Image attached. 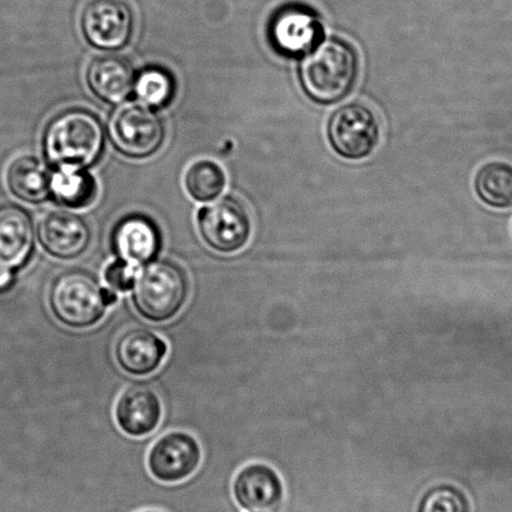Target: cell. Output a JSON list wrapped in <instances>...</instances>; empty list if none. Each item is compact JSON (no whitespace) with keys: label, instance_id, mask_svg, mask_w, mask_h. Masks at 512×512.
I'll list each match as a JSON object with an SVG mask.
<instances>
[{"label":"cell","instance_id":"603a6c76","mask_svg":"<svg viewBox=\"0 0 512 512\" xmlns=\"http://www.w3.org/2000/svg\"><path fill=\"white\" fill-rule=\"evenodd\" d=\"M417 512H471V504L459 487L437 485L421 497Z\"/></svg>","mask_w":512,"mask_h":512},{"label":"cell","instance_id":"7402d4cb","mask_svg":"<svg viewBox=\"0 0 512 512\" xmlns=\"http://www.w3.org/2000/svg\"><path fill=\"white\" fill-rule=\"evenodd\" d=\"M134 87L138 98L148 107H166L175 96V82L171 74L161 68H148L143 71Z\"/></svg>","mask_w":512,"mask_h":512},{"label":"cell","instance_id":"ba28073f","mask_svg":"<svg viewBox=\"0 0 512 512\" xmlns=\"http://www.w3.org/2000/svg\"><path fill=\"white\" fill-rule=\"evenodd\" d=\"M201 461L202 449L196 437L185 431H172L154 442L148 452L147 467L154 480L177 485L190 479Z\"/></svg>","mask_w":512,"mask_h":512},{"label":"cell","instance_id":"6da1fadb","mask_svg":"<svg viewBox=\"0 0 512 512\" xmlns=\"http://www.w3.org/2000/svg\"><path fill=\"white\" fill-rule=\"evenodd\" d=\"M303 91L317 103L332 104L349 96L360 74V57L345 39L332 37L318 43L300 64Z\"/></svg>","mask_w":512,"mask_h":512},{"label":"cell","instance_id":"7c38bea8","mask_svg":"<svg viewBox=\"0 0 512 512\" xmlns=\"http://www.w3.org/2000/svg\"><path fill=\"white\" fill-rule=\"evenodd\" d=\"M38 236L43 250L63 261L83 255L91 242L86 221L66 211H54L44 216L39 223Z\"/></svg>","mask_w":512,"mask_h":512},{"label":"cell","instance_id":"ac0fdd59","mask_svg":"<svg viewBox=\"0 0 512 512\" xmlns=\"http://www.w3.org/2000/svg\"><path fill=\"white\" fill-rule=\"evenodd\" d=\"M52 175L37 158L23 156L13 161L7 171V185L24 202L39 203L51 193Z\"/></svg>","mask_w":512,"mask_h":512},{"label":"cell","instance_id":"e0dca14e","mask_svg":"<svg viewBox=\"0 0 512 512\" xmlns=\"http://www.w3.org/2000/svg\"><path fill=\"white\" fill-rule=\"evenodd\" d=\"M87 81L91 91L102 101L121 103L134 87L132 64L116 54L94 58L88 67Z\"/></svg>","mask_w":512,"mask_h":512},{"label":"cell","instance_id":"3957f363","mask_svg":"<svg viewBox=\"0 0 512 512\" xmlns=\"http://www.w3.org/2000/svg\"><path fill=\"white\" fill-rule=\"evenodd\" d=\"M103 144L101 121L84 109L62 113L53 119L44 134V151L57 166H91L101 156Z\"/></svg>","mask_w":512,"mask_h":512},{"label":"cell","instance_id":"2e32d148","mask_svg":"<svg viewBox=\"0 0 512 512\" xmlns=\"http://www.w3.org/2000/svg\"><path fill=\"white\" fill-rule=\"evenodd\" d=\"M34 243L32 218L21 207L0 206V267H21L31 256Z\"/></svg>","mask_w":512,"mask_h":512},{"label":"cell","instance_id":"484cf974","mask_svg":"<svg viewBox=\"0 0 512 512\" xmlns=\"http://www.w3.org/2000/svg\"><path fill=\"white\" fill-rule=\"evenodd\" d=\"M103 296H104V302H106L107 307L116 305V302L118 300L117 292H114L109 288H103Z\"/></svg>","mask_w":512,"mask_h":512},{"label":"cell","instance_id":"8fae6325","mask_svg":"<svg viewBox=\"0 0 512 512\" xmlns=\"http://www.w3.org/2000/svg\"><path fill=\"white\" fill-rule=\"evenodd\" d=\"M232 499L243 511L277 512L285 499V487L271 466L257 462L237 472L232 482Z\"/></svg>","mask_w":512,"mask_h":512},{"label":"cell","instance_id":"4316f807","mask_svg":"<svg viewBox=\"0 0 512 512\" xmlns=\"http://www.w3.org/2000/svg\"><path fill=\"white\" fill-rule=\"evenodd\" d=\"M138 512H166V511L158 510V509H144V510H141Z\"/></svg>","mask_w":512,"mask_h":512},{"label":"cell","instance_id":"4fadbf2b","mask_svg":"<svg viewBox=\"0 0 512 512\" xmlns=\"http://www.w3.org/2000/svg\"><path fill=\"white\" fill-rule=\"evenodd\" d=\"M163 406L156 390L147 385H133L124 390L114 407L119 429L131 437L151 435L161 424Z\"/></svg>","mask_w":512,"mask_h":512},{"label":"cell","instance_id":"ffe728a7","mask_svg":"<svg viewBox=\"0 0 512 512\" xmlns=\"http://www.w3.org/2000/svg\"><path fill=\"white\" fill-rule=\"evenodd\" d=\"M475 190L491 207L512 206V164L494 161L484 164L475 177Z\"/></svg>","mask_w":512,"mask_h":512},{"label":"cell","instance_id":"277c9868","mask_svg":"<svg viewBox=\"0 0 512 512\" xmlns=\"http://www.w3.org/2000/svg\"><path fill=\"white\" fill-rule=\"evenodd\" d=\"M48 305L62 325L73 330L96 326L106 315L103 287L87 271L59 273L49 287Z\"/></svg>","mask_w":512,"mask_h":512},{"label":"cell","instance_id":"9c48e42d","mask_svg":"<svg viewBox=\"0 0 512 512\" xmlns=\"http://www.w3.org/2000/svg\"><path fill=\"white\" fill-rule=\"evenodd\" d=\"M81 27L94 48L118 51L132 37V9L124 0H89L82 12Z\"/></svg>","mask_w":512,"mask_h":512},{"label":"cell","instance_id":"9a60e30c","mask_svg":"<svg viewBox=\"0 0 512 512\" xmlns=\"http://www.w3.org/2000/svg\"><path fill=\"white\" fill-rule=\"evenodd\" d=\"M112 246L119 260L138 268L157 257L161 250V233L146 217H127L114 228Z\"/></svg>","mask_w":512,"mask_h":512},{"label":"cell","instance_id":"52a82bcc","mask_svg":"<svg viewBox=\"0 0 512 512\" xmlns=\"http://www.w3.org/2000/svg\"><path fill=\"white\" fill-rule=\"evenodd\" d=\"M197 223L203 242L218 253L230 255L242 250L250 241V213L233 198H223L203 208Z\"/></svg>","mask_w":512,"mask_h":512},{"label":"cell","instance_id":"7a4b0ae2","mask_svg":"<svg viewBox=\"0 0 512 512\" xmlns=\"http://www.w3.org/2000/svg\"><path fill=\"white\" fill-rule=\"evenodd\" d=\"M190 288L187 273L178 263L152 261L134 278L133 306L149 322L171 321L185 307Z\"/></svg>","mask_w":512,"mask_h":512},{"label":"cell","instance_id":"8992f818","mask_svg":"<svg viewBox=\"0 0 512 512\" xmlns=\"http://www.w3.org/2000/svg\"><path fill=\"white\" fill-rule=\"evenodd\" d=\"M109 134L119 152L132 158H146L162 146L164 127L161 118L147 106L128 103L113 113Z\"/></svg>","mask_w":512,"mask_h":512},{"label":"cell","instance_id":"5b68a950","mask_svg":"<svg viewBox=\"0 0 512 512\" xmlns=\"http://www.w3.org/2000/svg\"><path fill=\"white\" fill-rule=\"evenodd\" d=\"M328 138L337 154L351 161L369 157L379 146L381 124L376 113L361 102L344 104L332 114Z\"/></svg>","mask_w":512,"mask_h":512},{"label":"cell","instance_id":"d4e9b609","mask_svg":"<svg viewBox=\"0 0 512 512\" xmlns=\"http://www.w3.org/2000/svg\"><path fill=\"white\" fill-rule=\"evenodd\" d=\"M14 283L12 270L6 267H0V293L11 290Z\"/></svg>","mask_w":512,"mask_h":512},{"label":"cell","instance_id":"30bf717a","mask_svg":"<svg viewBox=\"0 0 512 512\" xmlns=\"http://www.w3.org/2000/svg\"><path fill=\"white\" fill-rule=\"evenodd\" d=\"M323 26L311 8L288 6L273 17L270 37L273 47L286 57L305 56L320 43Z\"/></svg>","mask_w":512,"mask_h":512},{"label":"cell","instance_id":"5bb4252c","mask_svg":"<svg viewBox=\"0 0 512 512\" xmlns=\"http://www.w3.org/2000/svg\"><path fill=\"white\" fill-rule=\"evenodd\" d=\"M168 347L161 336L148 328L134 327L123 332L114 346V357L124 372L148 376L161 367Z\"/></svg>","mask_w":512,"mask_h":512},{"label":"cell","instance_id":"d6986e66","mask_svg":"<svg viewBox=\"0 0 512 512\" xmlns=\"http://www.w3.org/2000/svg\"><path fill=\"white\" fill-rule=\"evenodd\" d=\"M51 193L62 205L81 208L91 205L97 188L93 178L82 168L64 164L52 175Z\"/></svg>","mask_w":512,"mask_h":512},{"label":"cell","instance_id":"cb8c5ba5","mask_svg":"<svg viewBox=\"0 0 512 512\" xmlns=\"http://www.w3.org/2000/svg\"><path fill=\"white\" fill-rule=\"evenodd\" d=\"M136 275V267L118 260L109 263L106 270H104V281L107 282L108 287L114 292H128L132 290Z\"/></svg>","mask_w":512,"mask_h":512},{"label":"cell","instance_id":"44dd1931","mask_svg":"<svg viewBox=\"0 0 512 512\" xmlns=\"http://www.w3.org/2000/svg\"><path fill=\"white\" fill-rule=\"evenodd\" d=\"M186 188L196 201L208 202L221 195L226 176L220 164L211 159H200L186 173Z\"/></svg>","mask_w":512,"mask_h":512}]
</instances>
